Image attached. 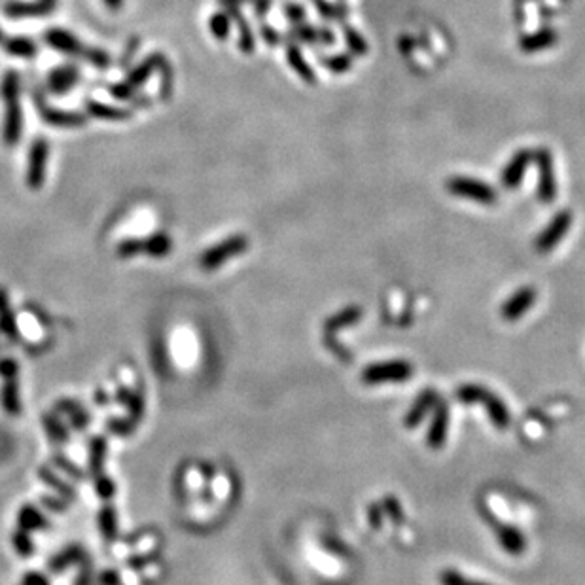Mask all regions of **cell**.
Returning a JSON list of instances; mask_svg holds the SVG:
<instances>
[{"mask_svg":"<svg viewBox=\"0 0 585 585\" xmlns=\"http://www.w3.org/2000/svg\"><path fill=\"white\" fill-rule=\"evenodd\" d=\"M360 316H362V311L358 309V307H349V309L341 311V313H337L334 318H330V320L326 322V330L330 334V332H336L337 328H341V326L354 324Z\"/></svg>","mask_w":585,"mask_h":585,"instance_id":"cell-27","label":"cell"},{"mask_svg":"<svg viewBox=\"0 0 585 585\" xmlns=\"http://www.w3.org/2000/svg\"><path fill=\"white\" fill-rule=\"evenodd\" d=\"M445 188L455 197L470 199V201L481 203V205H494L498 201L497 192L487 182L476 180L471 176H451Z\"/></svg>","mask_w":585,"mask_h":585,"instance_id":"cell-3","label":"cell"},{"mask_svg":"<svg viewBox=\"0 0 585 585\" xmlns=\"http://www.w3.org/2000/svg\"><path fill=\"white\" fill-rule=\"evenodd\" d=\"M534 302H536V290L531 288V286L519 288L517 292L502 305V309H500L502 318L508 320V322H515V320H519L521 316L525 315L526 311L532 309Z\"/></svg>","mask_w":585,"mask_h":585,"instance_id":"cell-9","label":"cell"},{"mask_svg":"<svg viewBox=\"0 0 585 585\" xmlns=\"http://www.w3.org/2000/svg\"><path fill=\"white\" fill-rule=\"evenodd\" d=\"M46 2H55V0H46Z\"/></svg>","mask_w":585,"mask_h":585,"instance_id":"cell-44","label":"cell"},{"mask_svg":"<svg viewBox=\"0 0 585 585\" xmlns=\"http://www.w3.org/2000/svg\"><path fill=\"white\" fill-rule=\"evenodd\" d=\"M231 12H233V17H235L237 25H239V42H237V46H239L242 54H252L256 49L254 33L250 31L249 23L244 21V17L237 12V6L231 8Z\"/></svg>","mask_w":585,"mask_h":585,"instance_id":"cell-21","label":"cell"},{"mask_svg":"<svg viewBox=\"0 0 585 585\" xmlns=\"http://www.w3.org/2000/svg\"><path fill=\"white\" fill-rule=\"evenodd\" d=\"M286 61H288V65L292 67V70H294V72H296L303 81H307V84H316L315 70H313L309 63L305 61L302 49H299L296 44H288V47H286Z\"/></svg>","mask_w":585,"mask_h":585,"instance_id":"cell-18","label":"cell"},{"mask_svg":"<svg viewBox=\"0 0 585 585\" xmlns=\"http://www.w3.org/2000/svg\"><path fill=\"white\" fill-rule=\"evenodd\" d=\"M320 65L324 68H328L334 75H345L352 67V57L347 54L324 55V57H320Z\"/></svg>","mask_w":585,"mask_h":585,"instance_id":"cell-26","label":"cell"},{"mask_svg":"<svg viewBox=\"0 0 585 585\" xmlns=\"http://www.w3.org/2000/svg\"><path fill=\"white\" fill-rule=\"evenodd\" d=\"M88 112L93 118H99V120H112V121H120V120H127L131 112L129 110H123V108H114L108 107V104H102V102H88Z\"/></svg>","mask_w":585,"mask_h":585,"instance_id":"cell-20","label":"cell"},{"mask_svg":"<svg viewBox=\"0 0 585 585\" xmlns=\"http://www.w3.org/2000/svg\"><path fill=\"white\" fill-rule=\"evenodd\" d=\"M15 540H17V547H23L21 552H23V553L31 552V544H29V538L25 540V536H23V534H17V536H15Z\"/></svg>","mask_w":585,"mask_h":585,"instance_id":"cell-40","label":"cell"},{"mask_svg":"<svg viewBox=\"0 0 585 585\" xmlns=\"http://www.w3.org/2000/svg\"><path fill=\"white\" fill-rule=\"evenodd\" d=\"M118 250H120V256L121 258H131V256H136L139 252H142V242L139 241H123L118 247Z\"/></svg>","mask_w":585,"mask_h":585,"instance_id":"cell-36","label":"cell"},{"mask_svg":"<svg viewBox=\"0 0 585 585\" xmlns=\"http://www.w3.org/2000/svg\"><path fill=\"white\" fill-rule=\"evenodd\" d=\"M189 341H192V337H189L188 334H184V332H180V334H178V343H180L182 347H180V349H178V347H175L176 357L180 358V360H184V362H189L188 358H192V354H194V349L189 347Z\"/></svg>","mask_w":585,"mask_h":585,"instance_id":"cell-34","label":"cell"},{"mask_svg":"<svg viewBox=\"0 0 585 585\" xmlns=\"http://www.w3.org/2000/svg\"><path fill=\"white\" fill-rule=\"evenodd\" d=\"M4 307H6V297H4V292L0 290V309L4 311ZM4 313H6V311H4ZM2 326H4V332H6V334H10V336L14 334V332L10 330V328H14V322L10 320V316H2Z\"/></svg>","mask_w":585,"mask_h":585,"instance_id":"cell-38","label":"cell"},{"mask_svg":"<svg viewBox=\"0 0 585 585\" xmlns=\"http://www.w3.org/2000/svg\"><path fill=\"white\" fill-rule=\"evenodd\" d=\"M46 42L49 44V46L54 47V49L63 52V54H68V55L86 54V52L81 49L78 38L72 36L70 33H67V31H63V29H52V31H47Z\"/></svg>","mask_w":585,"mask_h":585,"instance_id":"cell-17","label":"cell"},{"mask_svg":"<svg viewBox=\"0 0 585 585\" xmlns=\"http://www.w3.org/2000/svg\"><path fill=\"white\" fill-rule=\"evenodd\" d=\"M107 2L108 8H112V10H116V8L121 6V0H104Z\"/></svg>","mask_w":585,"mask_h":585,"instance_id":"cell-42","label":"cell"},{"mask_svg":"<svg viewBox=\"0 0 585 585\" xmlns=\"http://www.w3.org/2000/svg\"><path fill=\"white\" fill-rule=\"evenodd\" d=\"M25 584H27V585H47L46 579L40 578V576H36V574H31V576H27V578H25Z\"/></svg>","mask_w":585,"mask_h":585,"instance_id":"cell-41","label":"cell"},{"mask_svg":"<svg viewBox=\"0 0 585 585\" xmlns=\"http://www.w3.org/2000/svg\"><path fill=\"white\" fill-rule=\"evenodd\" d=\"M44 523H46L44 517L38 515L34 508H31V506H29V508H23V511H21V515H20V525L23 526L25 531H31V529H40Z\"/></svg>","mask_w":585,"mask_h":585,"instance_id":"cell-32","label":"cell"},{"mask_svg":"<svg viewBox=\"0 0 585 585\" xmlns=\"http://www.w3.org/2000/svg\"><path fill=\"white\" fill-rule=\"evenodd\" d=\"M437 402H439V398H437V394L434 392V390L432 389L424 390L423 394L415 400V404H413V407L410 410V413L405 415V419H404L405 426H407V428H415V426L423 421L424 415H426L432 407H436Z\"/></svg>","mask_w":585,"mask_h":585,"instance_id":"cell-13","label":"cell"},{"mask_svg":"<svg viewBox=\"0 0 585 585\" xmlns=\"http://www.w3.org/2000/svg\"><path fill=\"white\" fill-rule=\"evenodd\" d=\"M439 582H442V585H491L485 584V582H478V579L466 578L457 570H444L439 576Z\"/></svg>","mask_w":585,"mask_h":585,"instance_id":"cell-31","label":"cell"},{"mask_svg":"<svg viewBox=\"0 0 585 585\" xmlns=\"http://www.w3.org/2000/svg\"><path fill=\"white\" fill-rule=\"evenodd\" d=\"M36 107L40 110L42 120L52 123V125H57V127H76V125H81L84 123V116L80 114H70V112H63V110H54L44 104V101L36 99Z\"/></svg>","mask_w":585,"mask_h":585,"instance_id":"cell-16","label":"cell"},{"mask_svg":"<svg viewBox=\"0 0 585 585\" xmlns=\"http://www.w3.org/2000/svg\"><path fill=\"white\" fill-rule=\"evenodd\" d=\"M210 33L214 34L218 40H224L228 38L229 27H231V21H229V15L226 14H214L210 17Z\"/></svg>","mask_w":585,"mask_h":585,"instance_id":"cell-30","label":"cell"},{"mask_svg":"<svg viewBox=\"0 0 585 585\" xmlns=\"http://www.w3.org/2000/svg\"><path fill=\"white\" fill-rule=\"evenodd\" d=\"M47 154H49V148H47V142L44 139H38V141L34 142L33 148L29 152L27 184L33 189H38L44 184Z\"/></svg>","mask_w":585,"mask_h":585,"instance_id":"cell-8","label":"cell"},{"mask_svg":"<svg viewBox=\"0 0 585 585\" xmlns=\"http://www.w3.org/2000/svg\"><path fill=\"white\" fill-rule=\"evenodd\" d=\"M434 421H432L430 432H428V445L437 449L442 447L447 437V428H449V410L447 405L437 402L436 407H434Z\"/></svg>","mask_w":585,"mask_h":585,"instance_id":"cell-12","label":"cell"},{"mask_svg":"<svg viewBox=\"0 0 585 585\" xmlns=\"http://www.w3.org/2000/svg\"><path fill=\"white\" fill-rule=\"evenodd\" d=\"M494 532H497L500 545H502L510 555H521V553L525 552V536H523L515 526L500 525V523H498V525H494Z\"/></svg>","mask_w":585,"mask_h":585,"instance_id":"cell-14","label":"cell"},{"mask_svg":"<svg viewBox=\"0 0 585 585\" xmlns=\"http://www.w3.org/2000/svg\"><path fill=\"white\" fill-rule=\"evenodd\" d=\"M534 162L538 165V199L552 203L557 197V178L553 171L552 152L547 148H540L534 154Z\"/></svg>","mask_w":585,"mask_h":585,"instance_id":"cell-7","label":"cell"},{"mask_svg":"<svg viewBox=\"0 0 585 585\" xmlns=\"http://www.w3.org/2000/svg\"><path fill=\"white\" fill-rule=\"evenodd\" d=\"M0 95L6 104V114H4V142L15 144L21 136V108H20V76L15 70H8L6 76L2 78V88Z\"/></svg>","mask_w":585,"mask_h":585,"instance_id":"cell-2","label":"cell"},{"mask_svg":"<svg viewBox=\"0 0 585 585\" xmlns=\"http://www.w3.org/2000/svg\"><path fill=\"white\" fill-rule=\"evenodd\" d=\"M262 36L267 46H276L279 40H281V36H279V33H276L275 29L267 27V25H263L262 27Z\"/></svg>","mask_w":585,"mask_h":585,"instance_id":"cell-37","label":"cell"},{"mask_svg":"<svg viewBox=\"0 0 585 585\" xmlns=\"http://www.w3.org/2000/svg\"><path fill=\"white\" fill-rule=\"evenodd\" d=\"M110 91H112V95L118 97V99H129V95L133 93V88L127 86V84H120V86H114Z\"/></svg>","mask_w":585,"mask_h":585,"instance_id":"cell-39","label":"cell"},{"mask_svg":"<svg viewBox=\"0 0 585 585\" xmlns=\"http://www.w3.org/2000/svg\"><path fill=\"white\" fill-rule=\"evenodd\" d=\"M532 159H534V154L526 148L519 150L517 154L511 157L510 163L502 171V184H504V188H517L519 184L523 182V176H525L526 169L532 163Z\"/></svg>","mask_w":585,"mask_h":585,"instance_id":"cell-10","label":"cell"},{"mask_svg":"<svg viewBox=\"0 0 585 585\" xmlns=\"http://www.w3.org/2000/svg\"><path fill=\"white\" fill-rule=\"evenodd\" d=\"M413 375V366L404 360H394V362L371 364L362 373V381L366 384H381V383H402Z\"/></svg>","mask_w":585,"mask_h":585,"instance_id":"cell-4","label":"cell"},{"mask_svg":"<svg viewBox=\"0 0 585 585\" xmlns=\"http://www.w3.org/2000/svg\"><path fill=\"white\" fill-rule=\"evenodd\" d=\"M52 2H38V4H20V2H14V4H8L6 6V15H12V17H25V15H44L52 10Z\"/></svg>","mask_w":585,"mask_h":585,"instance_id":"cell-22","label":"cell"},{"mask_svg":"<svg viewBox=\"0 0 585 585\" xmlns=\"http://www.w3.org/2000/svg\"><path fill=\"white\" fill-rule=\"evenodd\" d=\"M292 38L303 44H320V46H332L336 40L330 29L311 27V25H296L292 31Z\"/></svg>","mask_w":585,"mask_h":585,"instance_id":"cell-11","label":"cell"},{"mask_svg":"<svg viewBox=\"0 0 585 585\" xmlns=\"http://www.w3.org/2000/svg\"><path fill=\"white\" fill-rule=\"evenodd\" d=\"M315 2L318 14L326 20H343L349 14L347 4H337V2H330V0H315Z\"/></svg>","mask_w":585,"mask_h":585,"instance_id":"cell-28","label":"cell"},{"mask_svg":"<svg viewBox=\"0 0 585 585\" xmlns=\"http://www.w3.org/2000/svg\"><path fill=\"white\" fill-rule=\"evenodd\" d=\"M249 249V239L247 235H233L226 241L218 242L212 249L205 250L201 256V267L205 271L218 270L222 263H226L235 256H241Z\"/></svg>","mask_w":585,"mask_h":585,"instance_id":"cell-5","label":"cell"},{"mask_svg":"<svg viewBox=\"0 0 585 585\" xmlns=\"http://www.w3.org/2000/svg\"><path fill=\"white\" fill-rule=\"evenodd\" d=\"M572 222H574V214L570 210H561L553 216L552 222L547 224V228L536 239V250L540 254H547L549 250L555 249L559 242L563 241V237L568 233Z\"/></svg>","mask_w":585,"mask_h":585,"instance_id":"cell-6","label":"cell"},{"mask_svg":"<svg viewBox=\"0 0 585 585\" xmlns=\"http://www.w3.org/2000/svg\"><path fill=\"white\" fill-rule=\"evenodd\" d=\"M159 63V57H152V59L144 61L142 65H139V67L129 75L127 78V86H131V88L135 89L136 86H141L142 81L146 80L150 75H152V70H154V67Z\"/></svg>","mask_w":585,"mask_h":585,"instance_id":"cell-29","label":"cell"},{"mask_svg":"<svg viewBox=\"0 0 585 585\" xmlns=\"http://www.w3.org/2000/svg\"><path fill=\"white\" fill-rule=\"evenodd\" d=\"M21 332L27 336V339H31V341H36L38 337H40V330H38V324H36V320H34L33 316L31 315H23L21 316Z\"/></svg>","mask_w":585,"mask_h":585,"instance_id":"cell-33","label":"cell"},{"mask_svg":"<svg viewBox=\"0 0 585 585\" xmlns=\"http://www.w3.org/2000/svg\"><path fill=\"white\" fill-rule=\"evenodd\" d=\"M2 44L6 47L8 54L21 57V59H31L36 54V46L29 38H12V40H4Z\"/></svg>","mask_w":585,"mask_h":585,"instance_id":"cell-24","label":"cell"},{"mask_svg":"<svg viewBox=\"0 0 585 585\" xmlns=\"http://www.w3.org/2000/svg\"><path fill=\"white\" fill-rule=\"evenodd\" d=\"M343 36H345V42H347V47H349L350 54L354 55H366L368 54V42H366V38H364L362 34H360V31H357L354 27H350V25H343Z\"/></svg>","mask_w":585,"mask_h":585,"instance_id":"cell-25","label":"cell"},{"mask_svg":"<svg viewBox=\"0 0 585 585\" xmlns=\"http://www.w3.org/2000/svg\"><path fill=\"white\" fill-rule=\"evenodd\" d=\"M557 38V33H555L553 29L545 27L536 31V33L529 34V36H523V38L519 40V47H521L523 52H526V54H536V52H542V49L555 46Z\"/></svg>","mask_w":585,"mask_h":585,"instance_id":"cell-15","label":"cell"},{"mask_svg":"<svg viewBox=\"0 0 585 585\" xmlns=\"http://www.w3.org/2000/svg\"><path fill=\"white\" fill-rule=\"evenodd\" d=\"M284 15L292 23H299V21H305V8L299 6V4H294V2H286L284 4Z\"/></svg>","mask_w":585,"mask_h":585,"instance_id":"cell-35","label":"cell"},{"mask_svg":"<svg viewBox=\"0 0 585 585\" xmlns=\"http://www.w3.org/2000/svg\"><path fill=\"white\" fill-rule=\"evenodd\" d=\"M171 247H173V242H171V237L167 233H155V235L150 237L148 241L142 242V250H146L150 256H155V258L167 256Z\"/></svg>","mask_w":585,"mask_h":585,"instance_id":"cell-23","label":"cell"},{"mask_svg":"<svg viewBox=\"0 0 585 585\" xmlns=\"http://www.w3.org/2000/svg\"><path fill=\"white\" fill-rule=\"evenodd\" d=\"M80 75H78V68L75 67H61L57 70H54L49 78H47V86L54 93H67L68 89L75 86L78 81Z\"/></svg>","mask_w":585,"mask_h":585,"instance_id":"cell-19","label":"cell"},{"mask_svg":"<svg viewBox=\"0 0 585 585\" xmlns=\"http://www.w3.org/2000/svg\"><path fill=\"white\" fill-rule=\"evenodd\" d=\"M457 398L462 402V404H481L487 411V415L491 419V423L504 430L510 426V411L506 407V404L497 396L492 394L491 390L485 389V387H479V384H462L460 389L457 390Z\"/></svg>","mask_w":585,"mask_h":585,"instance_id":"cell-1","label":"cell"},{"mask_svg":"<svg viewBox=\"0 0 585 585\" xmlns=\"http://www.w3.org/2000/svg\"><path fill=\"white\" fill-rule=\"evenodd\" d=\"M4 42V34H2V31H0V44Z\"/></svg>","mask_w":585,"mask_h":585,"instance_id":"cell-43","label":"cell"}]
</instances>
